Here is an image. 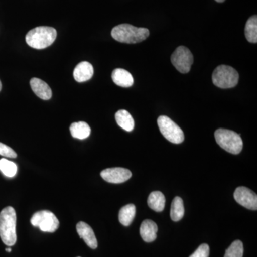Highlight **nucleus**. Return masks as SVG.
Returning <instances> with one entry per match:
<instances>
[{
    "instance_id": "22",
    "label": "nucleus",
    "mask_w": 257,
    "mask_h": 257,
    "mask_svg": "<svg viewBox=\"0 0 257 257\" xmlns=\"http://www.w3.org/2000/svg\"><path fill=\"white\" fill-rule=\"evenodd\" d=\"M0 171L3 175L8 177H13L16 175L18 172V167L16 164L6 159L0 160Z\"/></svg>"
},
{
    "instance_id": "1",
    "label": "nucleus",
    "mask_w": 257,
    "mask_h": 257,
    "mask_svg": "<svg viewBox=\"0 0 257 257\" xmlns=\"http://www.w3.org/2000/svg\"><path fill=\"white\" fill-rule=\"evenodd\" d=\"M17 215L14 208L5 207L0 212V237L8 246H14L17 241Z\"/></svg>"
},
{
    "instance_id": "15",
    "label": "nucleus",
    "mask_w": 257,
    "mask_h": 257,
    "mask_svg": "<svg viewBox=\"0 0 257 257\" xmlns=\"http://www.w3.org/2000/svg\"><path fill=\"white\" fill-rule=\"evenodd\" d=\"M113 82L121 87H132L134 84L133 75L124 69H116L111 74Z\"/></svg>"
},
{
    "instance_id": "26",
    "label": "nucleus",
    "mask_w": 257,
    "mask_h": 257,
    "mask_svg": "<svg viewBox=\"0 0 257 257\" xmlns=\"http://www.w3.org/2000/svg\"><path fill=\"white\" fill-rule=\"evenodd\" d=\"M5 250H6V251H8V252H11L12 251L11 248L10 247L7 248Z\"/></svg>"
},
{
    "instance_id": "11",
    "label": "nucleus",
    "mask_w": 257,
    "mask_h": 257,
    "mask_svg": "<svg viewBox=\"0 0 257 257\" xmlns=\"http://www.w3.org/2000/svg\"><path fill=\"white\" fill-rule=\"evenodd\" d=\"M77 231L81 239L84 240L87 246L93 249L97 247V240L94 231L87 223L80 221L77 224Z\"/></svg>"
},
{
    "instance_id": "12",
    "label": "nucleus",
    "mask_w": 257,
    "mask_h": 257,
    "mask_svg": "<svg viewBox=\"0 0 257 257\" xmlns=\"http://www.w3.org/2000/svg\"><path fill=\"white\" fill-rule=\"evenodd\" d=\"M32 91L38 97L43 100H49L52 95V89L46 82L38 78H32L30 80Z\"/></svg>"
},
{
    "instance_id": "16",
    "label": "nucleus",
    "mask_w": 257,
    "mask_h": 257,
    "mask_svg": "<svg viewBox=\"0 0 257 257\" xmlns=\"http://www.w3.org/2000/svg\"><path fill=\"white\" fill-rule=\"evenodd\" d=\"M115 119L117 124L125 131L131 132L135 128V121L133 116L124 109L118 111L115 114Z\"/></svg>"
},
{
    "instance_id": "23",
    "label": "nucleus",
    "mask_w": 257,
    "mask_h": 257,
    "mask_svg": "<svg viewBox=\"0 0 257 257\" xmlns=\"http://www.w3.org/2000/svg\"><path fill=\"white\" fill-rule=\"evenodd\" d=\"M243 243L239 240H236L226 249L224 257H243Z\"/></svg>"
},
{
    "instance_id": "29",
    "label": "nucleus",
    "mask_w": 257,
    "mask_h": 257,
    "mask_svg": "<svg viewBox=\"0 0 257 257\" xmlns=\"http://www.w3.org/2000/svg\"><path fill=\"white\" fill-rule=\"evenodd\" d=\"M78 257H79V256H78Z\"/></svg>"
},
{
    "instance_id": "13",
    "label": "nucleus",
    "mask_w": 257,
    "mask_h": 257,
    "mask_svg": "<svg viewBox=\"0 0 257 257\" xmlns=\"http://www.w3.org/2000/svg\"><path fill=\"white\" fill-rule=\"evenodd\" d=\"M74 78L77 82H84L89 80L94 74V68L88 62H82L76 66L74 70Z\"/></svg>"
},
{
    "instance_id": "5",
    "label": "nucleus",
    "mask_w": 257,
    "mask_h": 257,
    "mask_svg": "<svg viewBox=\"0 0 257 257\" xmlns=\"http://www.w3.org/2000/svg\"><path fill=\"white\" fill-rule=\"evenodd\" d=\"M212 82L214 85L221 89L234 87L239 82V74L233 67L220 65L213 72Z\"/></svg>"
},
{
    "instance_id": "2",
    "label": "nucleus",
    "mask_w": 257,
    "mask_h": 257,
    "mask_svg": "<svg viewBox=\"0 0 257 257\" xmlns=\"http://www.w3.org/2000/svg\"><path fill=\"white\" fill-rule=\"evenodd\" d=\"M150 35L148 29L136 28L128 24H121L111 30V36L121 43L135 44L146 40Z\"/></svg>"
},
{
    "instance_id": "28",
    "label": "nucleus",
    "mask_w": 257,
    "mask_h": 257,
    "mask_svg": "<svg viewBox=\"0 0 257 257\" xmlns=\"http://www.w3.org/2000/svg\"><path fill=\"white\" fill-rule=\"evenodd\" d=\"M2 90V82L1 81H0V91Z\"/></svg>"
},
{
    "instance_id": "3",
    "label": "nucleus",
    "mask_w": 257,
    "mask_h": 257,
    "mask_svg": "<svg viewBox=\"0 0 257 257\" xmlns=\"http://www.w3.org/2000/svg\"><path fill=\"white\" fill-rule=\"evenodd\" d=\"M57 30L50 27H37L32 29L26 35L29 46L37 50L50 47L57 38Z\"/></svg>"
},
{
    "instance_id": "8",
    "label": "nucleus",
    "mask_w": 257,
    "mask_h": 257,
    "mask_svg": "<svg viewBox=\"0 0 257 257\" xmlns=\"http://www.w3.org/2000/svg\"><path fill=\"white\" fill-rule=\"evenodd\" d=\"M172 63L182 74L188 73L192 67L194 58L187 47L180 46L176 49L171 57Z\"/></svg>"
},
{
    "instance_id": "20",
    "label": "nucleus",
    "mask_w": 257,
    "mask_h": 257,
    "mask_svg": "<svg viewBox=\"0 0 257 257\" xmlns=\"http://www.w3.org/2000/svg\"><path fill=\"white\" fill-rule=\"evenodd\" d=\"M245 36L248 42L251 43H256L257 42V17L253 15L251 17L245 26Z\"/></svg>"
},
{
    "instance_id": "27",
    "label": "nucleus",
    "mask_w": 257,
    "mask_h": 257,
    "mask_svg": "<svg viewBox=\"0 0 257 257\" xmlns=\"http://www.w3.org/2000/svg\"><path fill=\"white\" fill-rule=\"evenodd\" d=\"M217 3H224L225 0H215Z\"/></svg>"
},
{
    "instance_id": "19",
    "label": "nucleus",
    "mask_w": 257,
    "mask_h": 257,
    "mask_svg": "<svg viewBox=\"0 0 257 257\" xmlns=\"http://www.w3.org/2000/svg\"><path fill=\"white\" fill-rule=\"evenodd\" d=\"M136 214V207L134 204H127L120 209L119 220L125 226H130L135 219Z\"/></svg>"
},
{
    "instance_id": "24",
    "label": "nucleus",
    "mask_w": 257,
    "mask_h": 257,
    "mask_svg": "<svg viewBox=\"0 0 257 257\" xmlns=\"http://www.w3.org/2000/svg\"><path fill=\"white\" fill-rule=\"evenodd\" d=\"M0 155L2 156L8 157V158H16L17 153L8 145L0 143Z\"/></svg>"
},
{
    "instance_id": "18",
    "label": "nucleus",
    "mask_w": 257,
    "mask_h": 257,
    "mask_svg": "<svg viewBox=\"0 0 257 257\" xmlns=\"http://www.w3.org/2000/svg\"><path fill=\"white\" fill-rule=\"evenodd\" d=\"M165 197L164 194L161 192L156 191V192H152L150 194L148 200H147V204L152 210L160 212L165 209Z\"/></svg>"
},
{
    "instance_id": "9",
    "label": "nucleus",
    "mask_w": 257,
    "mask_h": 257,
    "mask_svg": "<svg viewBox=\"0 0 257 257\" xmlns=\"http://www.w3.org/2000/svg\"><path fill=\"white\" fill-rule=\"evenodd\" d=\"M234 197L240 205L250 210H256L257 196L249 189L244 187H238L235 190Z\"/></svg>"
},
{
    "instance_id": "21",
    "label": "nucleus",
    "mask_w": 257,
    "mask_h": 257,
    "mask_svg": "<svg viewBox=\"0 0 257 257\" xmlns=\"http://www.w3.org/2000/svg\"><path fill=\"white\" fill-rule=\"evenodd\" d=\"M184 214V202L182 198L176 197L171 206L170 216L174 221H178L183 218Z\"/></svg>"
},
{
    "instance_id": "6",
    "label": "nucleus",
    "mask_w": 257,
    "mask_h": 257,
    "mask_svg": "<svg viewBox=\"0 0 257 257\" xmlns=\"http://www.w3.org/2000/svg\"><path fill=\"white\" fill-rule=\"evenodd\" d=\"M157 124L162 135L170 143H183L184 135L182 128L167 116H160L157 119Z\"/></svg>"
},
{
    "instance_id": "17",
    "label": "nucleus",
    "mask_w": 257,
    "mask_h": 257,
    "mask_svg": "<svg viewBox=\"0 0 257 257\" xmlns=\"http://www.w3.org/2000/svg\"><path fill=\"white\" fill-rule=\"evenodd\" d=\"M69 130L72 136L79 140H84L87 138L91 133V128L89 124L84 121L72 123L69 127Z\"/></svg>"
},
{
    "instance_id": "14",
    "label": "nucleus",
    "mask_w": 257,
    "mask_h": 257,
    "mask_svg": "<svg viewBox=\"0 0 257 257\" xmlns=\"http://www.w3.org/2000/svg\"><path fill=\"white\" fill-rule=\"evenodd\" d=\"M158 227L156 223L150 219H146L142 223L140 233L144 241L146 242H152L157 238Z\"/></svg>"
},
{
    "instance_id": "4",
    "label": "nucleus",
    "mask_w": 257,
    "mask_h": 257,
    "mask_svg": "<svg viewBox=\"0 0 257 257\" xmlns=\"http://www.w3.org/2000/svg\"><path fill=\"white\" fill-rule=\"evenodd\" d=\"M218 145L226 152L238 155L243 148V141L239 134L231 130L219 128L214 133Z\"/></svg>"
},
{
    "instance_id": "25",
    "label": "nucleus",
    "mask_w": 257,
    "mask_h": 257,
    "mask_svg": "<svg viewBox=\"0 0 257 257\" xmlns=\"http://www.w3.org/2000/svg\"><path fill=\"white\" fill-rule=\"evenodd\" d=\"M209 246L207 243H203L189 257H209Z\"/></svg>"
},
{
    "instance_id": "10",
    "label": "nucleus",
    "mask_w": 257,
    "mask_h": 257,
    "mask_svg": "<svg viewBox=\"0 0 257 257\" xmlns=\"http://www.w3.org/2000/svg\"><path fill=\"white\" fill-rule=\"evenodd\" d=\"M100 175L106 182L112 184H120L126 182L131 178L132 172L127 169L114 167L103 170Z\"/></svg>"
},
{
    "instance_id": "7",
    "label": "nucleus",
    "mask_w": 257,
    "mask_h": 257,
    "mask_svg": "<svg viewBox=\"0 0 257 257\" xmlns=\"http://www.w3.org/2000/svg\"><path fill=\"white\" fill-rule=\"evenodd\" d=\"M31 224L40 228L44 232H55L60 226V222L53 213L50 211H40L32 216Z\"/></svg>"
}]
</instances>
